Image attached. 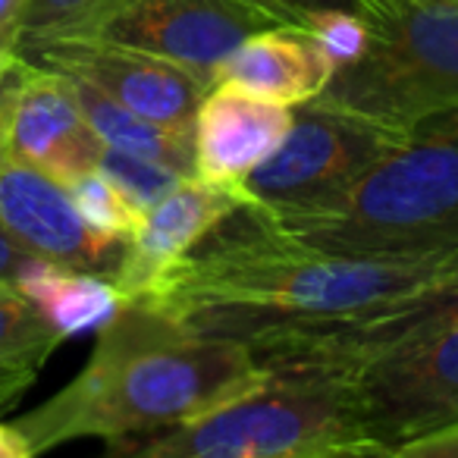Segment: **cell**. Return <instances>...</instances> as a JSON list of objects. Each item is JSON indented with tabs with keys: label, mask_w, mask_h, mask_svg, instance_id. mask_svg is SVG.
Listing matches in <instances>:
<instances>
[{
	"label": "cell",
	"mask_w": 458,
	"mask_h": 458,
	"mask_svg": "<svg viewBox=\"0 0 458 458\" xmlns=\"http://www.w3.org/2000/svg\"><path fill=\"white\" fill-rule=\"evenodd\" d=\"M264 4L274 7L293 29H308L311 16L324 10H355V0H264Z\"/></svg>",
	"instance_id": "24"
},
{
	"label": "cell",
	"mask_w": 458,
	"mask_h": 458,
	"mask_svg": "<svg viewBox=\"0 0 458 458\" xmlns=\"http://www.w3.org/2000/svg\"><path fill=\"white\" fill-rule=\"evenodd\" d=\"M355 439L364 433L345 374L286 368L201 418L116 439L107 458H305Z\"/></svg>",
	"instance_id": "4"
},
{
	"label": "cell",
	"mask_w": 458,
	"mask_h": 458,
	"mask_svg": "<svg viewBox=\"0 0 458 458\" xmlns=\"http://www.w3.org/2000/svg\"><path fill=\"white\" fill-rule=\"evenodd\" d=\"M66 79L72 82L79 107H82L91 132L101 139L104 148L164 164L176 170L179 176H195V139H185L173 129H164L145 116L132 114V110L120 107L104 91H98L95 85L82 82V79Z\"/></svg>",
	"instance_id": "17"
},
{
	"label": "cell",
	"mask_w": 458,
	"mask_h": 458,
	"mask_svg": "<svg viewBox=\"0 0 458 458\" xmlns=\"http://www.w3.org/2000/svg\"><path fill=\"white\" fill-rule=\"evenodd\" d=\"M29 0H0V54L16 57Z\"/></svg>",
	"instance_id": "25"
},
{
	"label": "cell",
	"mask_w": 458,
	"mask_h": 458,
	"mask_svg": "<svg viewBox=\"0 0 458 458\" xmlns=\"http://www.w3.org/2000/svg\"><path fill=\"white\" fill-rule=\"evenodd\" d=\"M0 226L32 258L107 280L126 255V242L85 223L64 182L10 157H0Z\"/></svg>",
	"instance_id": "11"
},
{
	"label": "cell",
	"mask_w": 458,
	"mask_h": 458,
	"mask_svg": "<svg viewBox=\"0 0 458 458\" xmlns=\"http://www.w3.org/2000/svg\"><path fill=\"white\" fill-rule=\"evenodd\" d=\"M98 170H101L141 214H148L160 198H166L182 179H189V176H179L176 170H170V166H164V164L135 157V154L114 151V148H101Z\"/></svg>",
	"instance_id": "21"
},
{
	"label": "cell",
	"mask_w": 458,
	"mask_h": 458,
	"mask_svg": "<svg viewBox=\"0 0 458 458\" xmlns=\"http://www.w3.org/2000/svg\"><path fill=\"white\" fill-rule=\"evenodd\" d=\"M32 261V255H29L26 249H20V245L10 239V233L4 226H0V283H10L13 286L16 276L22 274V267Z\"/></svg>",
	"instance_id": "26"
},
{
	"label": "cell",
	"mask_w": 458,
	"mask_h": 458,
	"mask_svg": "<svg viewBox=\"0 0 458 458\" xmlns=\"http://www.w3.org/2000/svg\"><path fill=\"white\" fill-rule=\"evenodd\" d=\"M22 60H32L64 76L82 79L120 107L145 116L164 129L195 139V120L208 85L189 70L132 47L95 38H60L26 47Z\"/></svg>",
	"instance_id": "10"
},
{
	"label": "cell",
	"mask_w": 458,
	"mask_h": 458,
	"mask_svg": "<svg viewBox=\"0 0 458 458\" xmlns=\"http://www.w3.org/2000/svg\"><path fill=\"white\" fill-rule=\"evenodd\" d=\"M10 60H13V57H7V54H0V79H4V70H7Z\"/></svg>",
	"instance_id": "29"
},
{
	"label": "cell",
	"mask_w": 458,
	"mask_h": 458,
	"mask_svg": "<svg viewBox=\"0 0 458 458\" xmlns=\"http://www.w3.org/2000/svg\"><path fill=\"white\" fill-rule=\"evenodd\" d=\"M389 445H380L374 439H355V443H343V445H330L324 452H314L305 458H389Z\"/></svg>",
	"instance_id": "27"
},
{
	"label": "cell",
	"mask_w": 458,
	"mask_h": 458,
	"mask_svg": "<svg viewBox=\"0 0 458 458\" xmlns=\"http://www.w3.org/2000/svg\"><path fill=\"white\" fill-rule=\"evenodd\" d=\"M114 4L116 0H29L16 57L26 47L45 45V41L82 38Z\"/></svg>",
	"instance_id": "20"
},
{
	"label": "cell",
	"mask_w": 458,
	"mask_h": 458,
	"mask_svg": "<svg viewBox=\"0 0 458 458\" xmlns=\"http://www.w3.org/2000/svg\"><path fill=\"white\" fill-rule=\"evenodd\" d=\"M355 10L368 47L314 101L395 132L458 110V0H355Z\"/></svg>",
	"instance_id": "5"
},
{
	"label": "cell",
	"mask_w": 458,
	"mask_h": 458,
	"mask_svg": "<svg viewBox=\"0 0 458 458\" xmlns=\"http://www.w3.org/2000/svg\"><path fill=\"white\" fill-rule=\"evenodd\" d=\"M402 139L405 132L318 101L293 107V126L283 145L245 179V208L267 220L324 214Z\"/></svg>",
	"instance_id": "6"
},
{
	"label": "cell",
	"mask_w": 458,
	"mask_h": 458,
	"mask_svg": "<svg viewBox=\"0 0 458 458\" xmlns=\"http://www.w3.org/2000/svg\"><path fill=\"white\" fill-rule=\"evenodd\" d=\"M458 320V251H452L437 274L414 293L374 308L361 318H349L336 327L305 336L261 358L267 370L314 368V370H349L370 352L411 336L427 327Z\"/></svg>",
	"instance_id": "12"
},
{
	"label": "cell",
	"mask_w": 458,
	"mask_h": 458,
	"mask_svg": "<svg viewBox=\"0 0 458 458\" xmlns=\"http://www.w3.org/2000/svg\"><path fill=\"white\" fill-rule=\"evenodd\" d=\"M345 374L364 439L408 443L458 427V320L427 327L370 352Z\"/></svg>",
	"instance_id": "7"
},
{
	"label": "cell",
	"mask_w": 458,
	"mask_h": 458,
	"mask_svg": "<svg viewBox=\"0 0 458 458\" xmlns=\"http://www.w3.org/2000/svg\"><path fill=\"white\" fill-rule=\"evenodd\" d=\"M101 148L64 72L22 57L10 60L0 79V157L66 185L95 170Z\"/></svg>",
	"instance_id": "9"
},
{
	"label": "cell",
	"mask_w": 458,
	"mask_h": 458,
	"mask_svg": "<svg viewBox=\"0 0 458 458\" xmlns=\"http://www.w3.org/2000/svg\"><path fill=\"white\" fill-rule=\"evenodd\" d=\"M389 458H458V427L395 445Z\"/></svg>",
	"instance_id": "23"
},
{
	"label": "cell",
	"mask_w": 458,
	"mask_h": 458,
	"mask_svg": "<svg viewBox=\"0 0 458 458\" xmlns=\"http://www.w3.org/2000/svg\"><path fill=\"white\" fill-rule=\"evenodd\" d=\"M270 377L242 343L204 336L141 299L123 301L89 364L35 411L10 420L35 455L72 439H132L214 411Z\"/></svg>",
	"instance_id": "2"
},
{
	"label": "cell",
	"mask_w": 458,
	"mask_h": 458,
	"mask_svg": "<svg viewBox=\"0 0 458 458\" xmlns=\"http://www.w3.org/2000/svg\"><path fill=\"white\" fill-rule=\"evenodd\" d=\"M64 343L47 318L10 283H0V405L38 377L54 349Z\"/></svg>",
	"instance_id": "18"
},
{
	"label": "cell",
	"mask_w": 458,
	"mask_h": 458,
	"mask_svg": "<svg viewBox=\"0 0 458 458\" xmlns=\"http://www.w3.org/2000/svg\"><path fill=\"white\" fill-rule=\"evenodd\" d=\"M0 458H35L29 439L13 424H0Z\"/></svg>",
	"instance_id": "28"
},
{
	"label": "cell",
	"mask_w": 458,
	"mask_h": 458,
	"mask_svg": "<svg viewBox=\"0 0 458 458\" xmlns=\"http://www.w3.org/2000/svg\"><path fill=\"white\" fill-rule=\"evenodd\" d=\"M249 204L245 191L210 185L189 176L166 198H160L141 220L139 233L126 242L116 274L110 276L123 301L145 295L170 267L204 242L220 223Z\"/></svg>",
	"instance_id": "13"
},
{
	"label": "cell",
	"mask_w": 458,
	"mask_h": 458,
	"mask_svg": "<svg viewBox=\"0 0 458 458\" xmlns=\"http://www.w3.org/2000/svg\"><path fill=\"white\" fill-rule=\"evenodd\" d=\"M330 54L305 29H267L245 38L220 66L214 85H236L249 95L283 107H301L330 85Z\"/></svg>",
	"instance_id": "15"
},
{
	"label": "cell",
	"mask_w": 458,
	"mask_h": 458,
	"mask_svg": "<svg viewBox=\"0 0 458 458\" xmlns=\"http://www.w3.org/2000/svg\"><path fill=\"white\" fill-rule=\"evenodd\" d=\"M305 32H311L320 41V47L330 54L336 70L355 64L364 54V47H368V26L358 16V10H324V13H314Z\"/></svg>",
	"instance_id": "22"
},
{
	"label": "cell",
	"mask_w": 458,
	"mask_h": 458,
	"mask_svg": "<svg viewBox=\"0 0 458 458\" xmlns=\"http://www.w3.org/2000/svg\"><path fill=\"white\" fill-rule=\"evenodd\" d=\"M445 258L327 255L242 208L139 299L204 336L249 345L261 364L283 345L420 289Z\"/></svg>",
	"instance_id": "1"
},
{
	"label": "cell",
	"mask_w": 458,
	"mask_h": 458,
	"mask_svg": "<svg viewBox=\"0 0 458 458\" xmlns=\"http://www.w3.org/2000/svg\"><path fill=\"white\" fill-rule=\"evenodd\" d=\"M280 26L289 22L264 0H116L82 38L164 57L214 89L229 54Z\"/></svg>",
	"instance_id": "8"
},
{
	"label": "cell",
	"mask_w": 458,
	"mask_h": 458,
	"mask_svg": "<svg viewBox=\"0 0 458 458\" xmlns=\"http://www.w3.org/2000/svg\"><path fill=\"white\" fill-rule=\"evenodd\" d=\"M13 286L45 314L60 339L101 333L123 308L120 289L107 276L60 267L41 258H32L22 267Z\"/></svg>",
	"instance_id": "16"
},
{
	"label": "cell",
	"mask_w": 458,
	"mask_h": 458,
	"mask_svg": "<svg viewBox=\"0 0 458 458\" xmlns=\"http://www.w3.org/2000/svg\"><path fill=\"white\" fill-rule=\"evenodd\" d=\"M293 107L270 104L236 85H214L195 120V176L242 191L245 179L283 145Z\"/></svg>",
	"instance_id": "14"
},
{
	"label": "cell",
	"mask_w": 458,
	"mask_h": 458,
	"mask_svg": "<svg viewBox=\"0 0 458 458\" xmlns=\"http://www.w3.org/2000/svg\"><path fill=\"white\" fill-rule=\"evenodd\" d=\"M270 223L327 255L418 261L458 251V110L414 123L330 210Z\"/></svg>",
	"instance_id": "3"
},
{
	"label": "cell",
	"mask_w": 458,
	"mask_h": 458,
	"mask_svg": "<svg viewBox=\"0 0 458 458\" xmlns=\"http://www.w3.org/2000/svg\"><path fill=\"white\" fill-rule=\"evenodd\" d=\"M66 191H70L76 210L85 216V223L110 239L129 242L139 233L141 220H145V214L98 166L76 176L72 182H66Z\"/></svg>",
	"instance_id": "19"
}]
</instances>
